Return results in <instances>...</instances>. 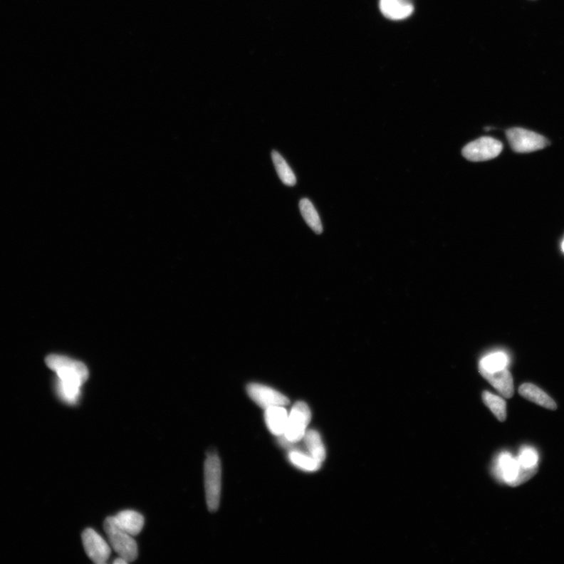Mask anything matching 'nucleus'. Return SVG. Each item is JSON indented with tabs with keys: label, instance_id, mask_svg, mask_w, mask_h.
<instances>
[{
	"label": "nucleus",
	"instance_id": "nucleus-19",
	"mask_svg": "<svg viewBox=\"0 0 564 564\" xmlns=\"http://www.w3.org/2000/svg\"><path fill=\"white\" fill-rule=\"evenodd\" d=\"M288 459L295 466L308 472L317 471L323 465L312 458L308 453L302 451H290Z\"/></svg>",
	"mask_w": 564,
	"mask_h": 564
},
{
	"label": "nucleus",
	"instance_id": "nucleus-4",
	"mask_svg": "<svg viewBox=\"0 0 564 564\" xmlns=\"http://www.w3.org/2000/svg\"><path fill=\"white\" fill-rule=\"evenodd\" d=\"M205 489L208 508L215 512L219 505L221 491V464L216 454H211L205 464Z\"/></svg>",
	"mask_w": 564,
	"mask_h": 564
},
{
	"label": "nucleus",
	"instance_id": "nucleus-15",
	"mask_svg": "<svg viewBox=\"0 0 564 564\" xmlns=\"http://www.w3.org/2000/svg\"><path fill=\"white\" fill-rule=\"evenodd\" d=\"M303 440L310 456L323 464L326 458V451L318 431L315 429L306 431Z\"/></svg>",
	"mask_w": 564,
	"mask_h": 564
},
{
	"label": "nucleus",
	"instance_id": "nucleus-5",
	"mask_svg": "<svg viewBox=\"0 0 564 564\" xmlns=\"http://www.w3.org/2000/svg\"><path fill=\"white\" fill-rule=\"evenodd\" d=\"M310 419L311 412L308 405L303 402H296L288 414L287 427L283 435L286 440L291 443H298L303 440Z\"/></svg>",
	"mask_w": 564,
	"mask_h": 564
},
{
	"label": "nucleus",
	"instance_id": "nucleus-1",
	"mask_svg": "<svg viewBox=\"0 0 564 564\" xmlns=\"http://www.w3.org/2000/svg\"><path fill=\"white\" fill-rule=\"evenodd\" d=\"M46 364L56 374L58 397L68 404H75L81 395V387L88 379V368L74 359L60 355H51Z\"/></svg>",
	"mask_w": 564,
	"mask_h": 564
},
{
	"label": "nucleus",
	"instance_id": "nucleus-10",
	"mask_svg": "<svg viewBox=\"0 0 564 564\" xmlns=\"http://www.w3.org/2000/svg\"><path fill=\"white\" fill-rule=\"evenodd\" d=\"M380 9L387 19L401 21L410 17L414 6L412 0H380Z\"/></svg>",
	"mask_w": 564,
	"mask_h": 564
},
{
	"label": "nucleus",
	"instance_id": "nucleus-20",
	"mask_svg": "<svg viewBox=\"0 0 564 564\" xmlns=\"http://www.w3.org/2000/svg\"><path fill=\"white\" fill-rule=\"evenodd\" d=\"M484 402L489 407V409L500 421L504 422L506 419V403L503 398L495 395L489 391H484L482 395Z\"/></svg>",
	"mask_w": 564,
	"mask_h": 564
},
{
	"label": "nucleus",
	"instance_id": "nucleus-7",
	"mask_svg": "<svg viewBox=\"0 0 564 564\" xmlns=\"http://www.w3.org/2000/svg\"><path fill=\"white\" fill-rule=\"evenodd\" d=\"M503 145L499 140L484 137L468 144L462 150V155L471 162H484L496 158L503 151Z\"/></svg>",
	"mask_w": 564,
	"mask_h": 564
},
{
	"label": "nucleus",
	"instance_id": "nucleus-9",
	"mask_svg": "<svg viewBox=\"0 0 564 564\" xmlns=\"http://www.w3.org/2000/svg\"><path fill=\"white\" fill-rule=\"evenodd\" d=\"M82 537L85 551L90 559L98 564L105 563L111 550L104 538L91 528L85 529Z\"/></svg>",
	"mask_w": 564,
	"mask_h": 564
},
{
	"label": "nucleus",
	"instance_id": "nucleus-3",
	"mask_svg": "<svg viewBox=\"0 0 564 564\" xmlns=\"http://www.w3.org/2000/svg\"><path fill=\"white\" fill-rule=\"evenodd\" d=\"M494 472L501 482L511 486L519 485L536 474L523 469L517 458L507 451L501 452L497 456L494 465Z\"/></svg>",
	"mask_w": 564,
	"mask_h": 564
},
{
	"label": "nucleus",
	"instance_id": "nucleus-12",
	"mask_svg": "<svg viewBox=\"0 0 564 564\" xmlns=\"http://www.w3.org/2000/svg\"><path fill=\"white\" fill-rule=\"evenodd\" d=\"M264 419L271 433L283 436L287 427L288 414L284 406H276L265 409Z\"/></svg>",
	"mask_w": 564,
	"mask_h": 564
},
{
	"label": "nucleus",
	"instance_id": "nucleus-16",
	"mask_svg": "<svg viewBox=\"0 0 564 564\" xmlns=\"http://www.w3.org/2000/svg\"><path fill=\"white\" fill-rule=\"evenodd\" d=\"M509 364V357L506 352L496 351L483 357L479 363V371L493 372L505 370Z\"/></svg>",
	"mask_w": 564,
	"mask_h": 564
},
{
	"label": "nucleus",
	"instance_id": "nucleus-14",
	"mask_svg": "<svg viewBox=\"0 0 564 564\" xmlns=\"http://www.w3.org/2000/svg\"><path fill=\"white\" fill-rule=\"evenodd\" d=\"M519 393L528 401L545 407L547 409L555 410L558 409L553 400L534 384H523L519 389Z\"/></svg>",
	"mask_w": 564,
	"mask_h": 564
},
{
	"label": "nucleus",
	"instance_id": "nucleus-23",
	"mask_svg": "<svg viewBox=\"0 0 564 564\" xmlns=\"http://www.w3.org/2000/svg\"><path fill=\"white\" fill-rule=\"evenodd\" d=\"M561 249H562V252L564 254V239L561 243Z\"/></svg>",
	"mask_w": 564,
	"mask_h": 564
},
{
	"label": "nucleus",
	"instance_id": "nucleus-18",
	"mask_svg": "<svg viewBox=\"0 0 564 564\" xmlns=\"http://www.w3.org/2000/svg\"><path fill=\"white\" fill-rule=\"evenodd\" d=\"M272 160L278 172V175L284 184L293 187L296 184V177L288 163L278 152L273 151Z\"/></svg>",
	"mask_w": 564,
	"mask_h": 564
},
{
	"label": "nucleus",
	"instance_id": "nucleus-8",
	"mask_svg": "<svg viewBox=\"0 0 564 564\" xmlns=\"http://www.w3.org/2000/svg\"><path fill=\"white\" fill-rule=\"evenodd\" d=\"M246 390L251 399L264 409L289 404V400L285 395L261 384L251 383L247 386Z\"/></svg>",
	"mask_w": 564,
	"mask_h": 564
},
{
	"label": "nucleus",
	"instance_id": "nucleus-22",
	"mask_svg": "<svg viewBox=\"0 0 564 564\" xmlns=\"http://www.w3.org/2000/svg\"><path fill=\"white\" fill-rule=\"evenodd\" d=\"M113 563H115V564H127L129 562L127 560H125V559H123L122 558H120L116 559Z\"/></svg>",
	"mask_w": 564,
	"mask_h": 564
},
{
	"label": "nucleus",
	"instance_id": "nucleus-6",
	"mask_svg": "<svg viewBox=\"0 0 564 564\" xmlns=\"http://www.w3.org/2000/svg\"><path fill=\"white\" fill-rule=\"evenodd\" d=\"M506 136L513 150L516 152H536L545 148L548 145L545 137L526 129H509L506 131Z\"/></svg>",
	"mask_w": 564,
	"mask_h": 564
},
{
	"label": "nucleus",
	"instance_id": "nucleus-21",
	"mask_svg": "<svg viewBox=\"0 0 564 564\" xmlns=\"http://www.w3.org/2000/svg\"><path fill=\"white\" fill-rule=\"evenodd\" d=\"M521 466L527 471L536 473L539 456L538 451L532 446H525L517 457Z\"/></svg>",
	"mask_w": 564,
	"mask_h": 564
},
{
	"label": "nucleus",
	"instance_id": "nucleus-17",
	"mask_svg": "<svg viewBox=\"0 0 564 564\" xmlns=\"http://www.w3.org/2000/svg\"><path fill=\"white\" fill-rule=\"evenodd\" d=\"M300 209L306 223L318 234L323 232V224L320 216L312 202L308 199H303L300 202Z\"/></svg>",
	"mask_w": 564,
	"mask_h": 564
},
{
	"label": "nucleus",
	"instance_id": "nucleus-13",
	"mask_svg": "<svg viewBox=\"0 0 564 564\" xmlns=\"http://www.w3.org/2000/svg\"><path fill=\"white\" fill-rule=\"evenodd\" d=\"M114 518L117 524L132 536H137L144 528L143 516L135 511H125L118 513Z\"/></svg>",
	"mask_w": 564,
	"mask_h": 564
},
{
	"label": "nucleus",
	"instance_id": "nucleus-2",
	"mask_svg": "<svg viewBox=\"0 0 564 564\" xmlns=\"http://www.w3.org/2000/svg\"><path fill=\"white\" fill-rule=\"evenodd\" d=\"M104 528L114 550L120 558L129 563L135 561L138 555L137 545L132 536L123 531L117 524L114 516L108 517L104 523Z\"/></svg>",
	"mask_w": 564,
	"mask_h": 564
},
{
	"label": "nucleus",
	"instance_id": "nucleus-11",
	"mask_svg": "<svg viewBox=\"0 0 564 564\" xmlns=\"http://www.w3.org/2000/svg\"><path fill=\"white\" fill-rule=\"evenodd\" d=\"M483 377L487 380L499 393L506 398H511L514 394L513 376L505 370L493 372H481Z\"/></svg>",
	"mask_w": 564,
	"mask_h": 564
}]
</instances>
